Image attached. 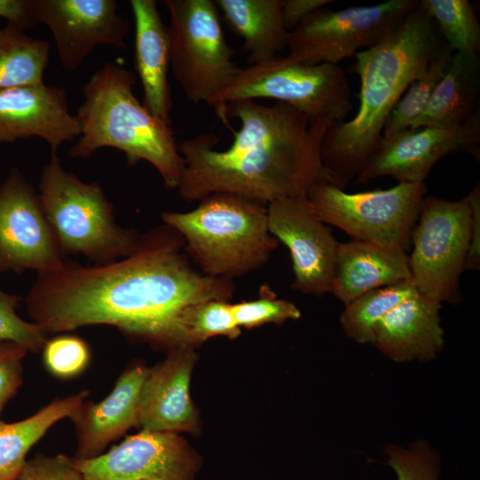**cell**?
Here are the masks:
<instances>
[{
    "label": "cell",
    "mask_w": 480,
    "mask_h": 480,
    "mask_svg": "<svg viewBox=\"0 0 480 480\" xmlns=\"http://www.w3.org/2000/svg\"><path fill=\"white\" fill-rule=\"evenodd\" d=\"M235 289L233 280L194 268L181 236L163 223L140 235L124 258L89 266L66 259L56 270L37 274L24 300L47 334L109 325L169 353L189 348L184 323L191 306L230 301Z\"/></svg>",
    "instance_id": "1"
},
{
    "label": "cell",
    "mask_w": 480,
    "mask_h": 480,
    "mask_svg": "<svg viewBox=\"0 0 480 480\" xmlns=\"http://www.w3.org/2000/svg\"><path fill=\"white\" fill-rule=\"evenodd\" d=\"M241 127L226 150L218 138L203 133L179 147L183 170L177 190L187 202L228 193L265 204L286 197H308L316 186L334 180L321 156L323 139L336 124L313 120L293 107L255 100L230 102L217 109Z\"/></svg>",
    "instance_id": "2"
},
{
    "label": "cell",
    "mask_w": 480,
    "mask_h": 480,
    "mask_svg": "<svg viewBox=\"0 0 480 480\" xmlns=\"http://www.w3.org/2000/svg\"><path fill=\"white\" fill-rule=\"evenodd\" d=\"M446 45L420 1L392 32L356 56L360 78L356 116L325 133L321 156L342 189L358 175L382 137L385 123L409 85Z\"/></svg>",
    "instance_id": "3"
},
{
    "label": "cell",
    "mask_w": 480,
    "mask_h": 480,
    "mask_svg": "<svg viewBox=\"0 0 480 480\" xmlns=\"http://www.w3.org/2000/svg\"><path fill=\"white\" fill-rule=\"evenodd\" d=\"M136 75L116 63L106 62L83 86L84 101L76 116L80 137L68 153L89 158L103 148L122 151L127 164L148 162L168 189H176L183 159L170 125L155 118L136 98Z\"/></svg>",
    "instance_id": "4"
},
{
    "label": "cell",
    "mask_w": 480,
    "mask_h": 480,
    "mask_svg": "<svg viewBox=\"0 0 480 480\" xmlns=\"http://www.w3.org/2000/svg\"><path fill=\"white\" fill-rule=\"evenodd\" d=\"M164 224L184 240V251L215 278H234L261 268L278 246L268 231L267 204L228 193H215L185 212H164Z\"/></svg>",
    "instance_id": "5"
},
{
    "label": "cell",
    "mask_w": 480,
    "mask_h": 480,
    "mask_svg": "<svg viewBox=\"0 0 480 480\" xmlns=\"http://www.w3.org/2000/svg\"><path fill=\"white\" fill-rule=\"evenodd\" d=\"M38 190L44 212L66 259L83 255L94 265H101L133 251L140 235L116 222L113 204L99 182H84L66 171L56 153L43 166Z\"/></svg>",
    "instance_id": "6"
},
{
    "label": "cell",
    "mask_w": 480,
    "mask_h": 480,
    "mask_svg": "<svg viewBox=\"0 0 480 480\" xmlns=\"http://www.w3.org/2000/svg\"><path fill=\"white\" fill-rule=\"evenodd\" d=\"M272 99L288 104L313 120L340 124L352 109L351 93L339 65H309L277 55L241 68L231 83L207 105L216 109L235 101Z\"/></svg>",
    "instance_id": "7"
},
{
    "label": "cell",
    "mask_w": 480,
    "mask_h": 480,
    "mask_svg": "<svg viewBox=\"0 0 480 480\" xmlns=\"http://www.w3.org/2000/svg\"><path fill=\"white\" fill-rule=\"evenodd\" d=\"M170 63L188 100L198 105L225 89L241 70L212 0H164Z\"/></svg>",
    "instance_id": "8"
},
{
    "label": "cell",
    "mask_w": 480,
    "mask_h": 480,
    "mask_svg": "<svg viewBox=\"0 0 480 480\" xmlns=\"http://www.w3.org/2000/svg\"><path fill=\"white\" fill-rule=\"evenodd\" d=\"M426 191L424 182H399L388 189L358 193L324 183L314 188L308 199L322 221L353 240L404 250Z\"/></svg>",
    "instance_id": "9"
},
{
    "label": "cell",
    "mask_w": 480,
    "mask_h": 480,
    "mask_svg": "<svg viewBox=\"0 0 480 480\" xmlns=\"http://www.w3.org/2000/svg\"><path fill=\"white\" fill-rule=\"evenodd\" d=\"M416 222L409 256L412 283L426 297L458 303L471 237V210L466 198L425 196Z\"/></svg>",
    "instance_id": "10"
},
{
    "label": "cell",
    "mask_w": 480,
    "mask_h": 480,
    "mask_svg": "<svg viewBox=\"0 0 480 480\" xmlns=\"http://www.w3.org/2000/svg\"><path fill=\"white\" fill-rule=\"evenodd\" d=\"M418 3L388 0L342 10L321 8L290 31L286 56L309 65H338L356 58L399 26Z\"/></svg>",
    "instance_id": "11"
},
{
    "label": "cell",
    "mask_w": 480,
    "mask_h": 480,
    "mask_svg": "<svg viewBox=\"0 0 480 480\" xmlns=\"http://www.w3.org/2000/svg\"><path fill=\"white\" fill-rule=\"evenodd\" d=\"M65 260L37 191L13 167L0 184V275L52 272Z\"/></svg>",
    "instance_id": "12"
},
{
    "label": "cell",
    "mask_w": 480,
    "mask_h": 480,
    "mask_svg": "<svg viewBox=\"0 0 480 480\" xmlns=\"http://www.w3.org/2000/svg\"><path fill=\"white\" fill-rule=\"evenodd\" d=\"M479 108L454 127L425 126L381 137L356 176L358 183L391 176L399 182H424L444 156L467 151L479 156Z\"/></svg>",
    "instance_id": "13"
},
{
    "label": "cell",
    "mask_w": 480,
    "mask_h": 480,
    "mask_svg": "<svg viewBox=\"0 0 480 480\" xmlns=\"http://www.w3.org/2000/svg\"><path fill=\"white\" fill-rule=\"evenodd\" d=\"M74 463L85 480H196L202 459L180 434L140 430Z\"/></svg>",
    "instance_id": "14"
},
{
    "label": "cell",
    "mask_w": 480,
    "mask_h": 480,
    "mask_svg": "<svg viewBox=\"0 0 480 480\" xmlns=\"http://www.w3.org/2000/svg\"><path fill=\"white\" fill-rule=\"evenodd\" d=\"M36 23L50 30L62 68L76 70L99 45L124 50L130 20L115 0H29Z\"/></svg>",
    "instance_id": "15"
},
{
    "label": "cell",
    "mask_w": 480,
    "mask_h": 480,
    "mask_svg": "<svg viewBox=\"0 0 480 480\" xmlns=\"http://www.w3.org/2000/svg\"><path fill=\"white\" fill-rule=\"evenodd\" d=\"M267 209L269 233L291 254L292 288L316 296L329 292L340 243L316 214L308 197L281 198L269 203Z\"/></svg>",
    "instance_id": "16"
},
{
    "label": "cell",
    "mask_w": 480,
    "mask_h": 480,
    "mask_svg": "<svg viewBox=\"0 0 480 480\" xmlns=\"http://www.w3.org/2000/svg\"><path fill=\"white\" fill-rule=\"evenodd\" d=\"M197 358L196 348H179L148 368L139 400L140 430L199 433L200 417L190 395Z\"/></svg>",
    "instance_id": "17"
},
{
    "label": "cell",
    "mask_w": 480,
    "mask_h": 480,
    "mask_svg": "<svg viewBox=\"0 0 480 480\" xmlns=\"http://www.w3.org/2000/svg\"><path fill=\"white\" fill-rule=\"evenodd\" d=\"M79 135L63 88L41 84L0 90V144L37 137L56 153Z\"/></svg>",
    "instance_id": "18"
},
{
    "label": "cell",
    "mask_w": 480,
    "mask_h": 480,
    "mask_svg": "<svg viewBox=\"0 0 480 480\" xmlns=\"http://www.w3.org/2000/svg\"><path fill=\"white\" fill-rule=\"evenodd\" d=\"M148 367L130 364L119 375L112 391L100 402L84 401L69 416L77 447L74 460L95 458L114 440L138 427L140 395Z\"/></svg>",
    "instance_id": "19"
},
{
    "label": "cell",
    "mask_w": 480,
    "mask_h": 480,
    "mask_svg": "<svg viewBox=\"0 0 480 480\" xmlns=\"http://www.w3.org/2000/svg\"><path fill=\"white\" fill-rule=\"evenodd\" d=\"M442 303L418 292L377 324L372 344L396 363L429 361L443 349Z\"/></svg>",
    "instance_id": "20"
},
{
    "label": "cell",
    "mask_w": 480,
    "mask_h": 480,
    "mask_svg": "<svg viewBox=\"0 0 480 480\" xmlns=\"http://www.w3.org/2000/svg\"><path fill=\"white\" fill-rule=\"evenodd\" d=\"M134 19L135 68L143 89L142 104L157 120L171 124L172 100L168 28L155 0H131Z\"/></svg>",
    "instance_id": "21"
},
{
    "label": "cell",
    "mask_w": 480,
    "mask_h": 480,
    "mask_svg": "<svg viewBox=\"0 0 480 480\" xmlns=\"http://www.w3.org/2000/svg\"><path fill=\"white\" fill-rule=\"evenodd\" d=\"M411 280L405 250L351 240L339 244L329 292L345 305L364 292Z\"/></svg>",
    "instance_id": "22"
},
{
    "label": "cell",
    "mask_w": 480,
    "mask_h": 480,
    "mask_svg": "<svg viewBox=\"0 0 480 480\" xmlns=\"http://www.w3.org/2000/svg\"><path fill=\"white\" fill-rule=\"evenodd\" d=\"M228 27L243 40L249 65L270 60L287 48L282 0H216Z\"/></svg>",
    "instance_id": "23"
},
{
    "label": "cell",
    "mask_w": 480,
    "mask_h": 480,
    "mask_svg": "<svg viewBox=\"0 0 480 480\" xmlns=\"http://www.w3.org/2000/svg\"><path fill=\"white\" fill-rule=\"evenodd\" d=\"M479 54L454 52L426 109L409 128L461 124L479 108Z\"/></svg>",
    "instance_id": "24"
},
{
    "label": "cell",
    "mask_w": 480,
    "mask_h": 480,
    "mask_svg": "<svg viewBox=\"0 0 480 480\" xmlns=\"http://www.w3.org/2000/svg\"><path fill=\"white\" fill-rule=\"evenodd\" d=\"M87 389L55 398L33 415L12 423L0 420V480H12L26 463L32 446L58 421L69 418L87 398Z\"/></svg>",
    "instance_id": "25"
},
{
    "label": "cell",
    "mask_w": 480,
    "mask_h": 480,
    "mask_svg": "<svg viewBox=\"0 0 480 480\" xmlns=\"http://www.w3.org/2000/svg\"><path fill=\"white\" fill-rule=\"evenodd\" d=\"M50 43L6 23L0 28V90L44 84Z\"/></svg>",
    "instance_id": "26"
},
{
    "label": "cell",
    "mask_w": 480,
    "mask_h": 480,
    "mask_svg": "<svg viewBox=\"0 0 480 480\" xmlns=\"http://www.w3.org/2000/svg\"><path fill=\"white\" fill-rule=\"evenodd\" d=\"M417 292L411 280L364 292L345 305L340 325L351 340L366 344L373 340L378 322L391 309Z\"/></svg>",
    "instance_id": "27"
},
{
    "label": "cell",
    "mask_w": 480,
    "mask_h": 480,
    "mask_svg": "<svg viewBox=\"0 0 480 480\" xmlns=\"http://www.w3.org/2000/svg\"><path fill=\"white\" fill-rule=\"evenodd\" d=\"M444 43L453 52L478 54L480 24L468 0H421Z\"/></svg>",
    "instance_id": "28"
},
{
    "label": "cell",
    "mask_w": 480,
    "mask_h": 480,
    "mask_svg": "<svg viewBox=\"0 0 480 480\" xmlns=\"http://www.w3.org/2000/svg\"><path fill=\"white\" fill-rule=\"evenodd\" d=\"M453 52L447 44L430 61L421 76L414 80L390 112L382 132L388 137L408 129L426 109L435 89L446 73Z\"/></svg>",
    "instance_id": "29"
},
{
    "label": "cell",
    "mask_w": 480,
    "mask_h": 480,
    "mask_svg": "<svg viewBox=\"0 0 480 480\" xmlns=\"http://www.w3.org/2000/svg\"><path fill=\"white\" fill-rule=\"evenodd\" d=\"M184 326L188 345L193 348L212 337L235 340L242 330L235 319L232 303L221 300H205L191 306Z\"/></svg>",
    "instance_id": "30"
},
{
    "label": "cell",
    "mask_w": 480,
    "mask_h": 480,
    "mask_svg": "<svg viewBox=\"0 0 480 480\" xmlns=\"http://www.w3.org/2000/svg\"><path fill=\"white\" fill-rule=\"evenodd\" d=\"M383 450L396 480H441V454L428 441L416 440L406 447L388 444Z\"/></svg>",
    "instance_id": "31"
},
{
    "label": "cell",
    "mask_w": 480,
    "mask_h": 480,
    "mask_svg": "<svg viewBox=\"0 0 480 480\" xmlns=\"http://www.w3.org/2000/svg\"><path fill=\"white\" fill-rule=\"evenodd\" d=\"M232 311L241 329L267 324H281L301 316L300 308L293 302L277 298L268 284L260 287L258 299L232 303Z\"/></svg>",
    "instance_id": "32"
},
{
    "label": "cell",
    "mask_w": 480,
    "mask_h": 480,
    "mask_svg": "<svg viewBox=\"0 0 480 480\" xmlns=\"http://www.w3.org/2000/svg\"><path fill=\"white\" fill-rule=\"evenodd\" d=\"M42 358L45 369L52 376L68 380L80 375L88 367L91 350L83 339L61 334L46 340Z\"/></svg>",
    "instance_id": "33"
},
{
    "label": "cell",
    "mask_w": 480,
    "mask_h": 480,
    "mask_svg": "<svg viewBox=\"0 0 480 480\" xmlns=\"http://www.w3.org/2000/svg\"><path fill=\"white\" fill-rule=\"evenodd\" d=\"M23 298L0 289V340L16 342L28 352L42 351L47 333L37 324L22 319L16 312Z\"/></svg>",
    "instance_id": "34"
},
{
    "label": "cell",
    "mask_w": 480,
    "mask_h": 480,
    "mask_svg": "<svg viewBox=\"0 0 480 480\" xmlns=\"http://www.w3.org/2000/svg\"><path fill=\"white\" fill-rule=\"evenodd\" d=\"M12 480H85L73 457L36 454L24 464Z\"/></svg>",
    "instance_id": "35"
},
{
    "label": "cell",
    "mask_w": 480,
    "mask_h": 480,
    "mask_svg": "<svg viewBox=\"0 0 480 480\" xmlns=\"http://www.w3.org/2000/svg\"><path fill=\"white\" fill-rule=\"evenodd\" d=\"M28 350L8 340H0V415L23 381V359Z\"/></svg>",
    "instance_id": "36"
},
{
    "label": "cell",
    "mask_w": 480,
    "mask_h": 480,
    "mask_svg": "<svg viewBox=\"0 0 480 480\" xmlns=\"http://www.w3.org/2000/svg\"><path fill=\"white\" fill-rule=\"evenodd\" d=\"M332 3V0H282L283 25L290 32L310 14Z\"/></svg>",
    "instance_id": "37"
},
{
    "label": "cell",
    "mask_w": 480,
    "mask_h": 480,
    "mask_svg": "<svg viewBox=\"0 0 480 480\" xmlns=\"http://www.w3.org/2000/svg\"><path fill=\"white\" fill-rule=\"evenodd\" d=\"M471 210V237L465 262V270L480 268V188L477 184L465 197Z\"/></svg>",
    "instance_id": "38"
},
{
    "label": "cell",
    "mask_w": 480,
    "mask_h": 480,
    "mask_svg": "<svg viewBox=\"0 0 480 480\" xmlns=\"http://www.w3.org/2000/svg\"><path fill=\"white\" fill-rule=\"evenodd\" d=\"M0 18L25 31L37 24L29 0H0Z\"/></svg>",
    "instance_id": "39"
},
{
    "label": "cell",
    "mask_w": 480,
    "mask_h": 480,
    "mask_svg": "<svg viewBox=\"0 0 480 480\" xmlns=\"http://www.w3.org/2000/svg\"><path fill=\"white\" fill-rule=\"evenodd\" d=\"M2 28V27H1V24H0V28Z\"/></svg>",
    "instance_id": "40"
}]
</instances>
